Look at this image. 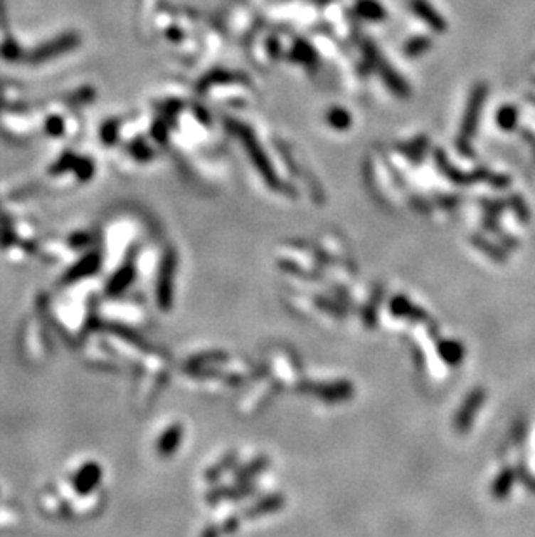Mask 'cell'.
I'll use <instances>...</instances> for the list:
<instances>
[{"mask_svg": "<svg viewBox=\"0 0 535 537\" xmlns=\"http://www.w3.org/2000/svg\"><path fill=\"white\" fill-rule=\"evenodd\" d=\"M511 485H513V471H511V469H506V471H502V475L499 476L497 481H495L494 494L499 497V499H502V497L509 492Z\"/></svg>", "mask_w": 535, "mask_h": 537, "instance_id": "1", "label": "cell"}, {"mask_svg": "<svg viewBox=\"0 0 535 537\" xmlns=\"http://www.w3.org/2000/svg\"><path fill=\"white\" fill-rule=\"evenodd\" d=\"M47 131H49L51 134H60L63 131V120H60V118H53V120L47 124Z\"/></svg>", "mask_w": 535, "mask_h": 537, "instance_id": "3", "label": "cell"}, {"mask_svg": "<svg viewBox=\"0 0 535 537\" xmlns=\"http://www.w3.org/2000/svg\"><path fill=\"white\" fill-rule=\"evenodd\" d=\"M97 479H100V471H97L96 466H85L84 471L78 475V481L84 484V491L85 489H90L94 484H96Z\"/></svg>", "mask_w": 535, "mask_h": 537, "instance_id": "2", "label": "cell"}]
</instances>
